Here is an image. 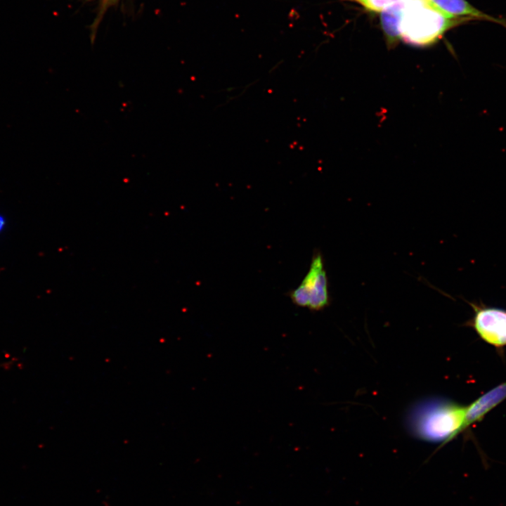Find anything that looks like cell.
Segmentation results:
<instances>
[{"mask_svg": "<svg viewBox=\"0 0 506 506\" xmlns=\"http://www.w3.org/2000/svg\"><path fill=\"white\" fill-rule=\"evenodd\" d=\"M290 297L293 304L313 311L321 310L328 305L327 278L320 253L313 255L307 274Z\"/></svg>", "mask_w": 506, "mask_h": 506, "instance_id": "3957f363", "label": "cell"}, {"mask_svg": "<svg viewBox=\"0 0 506 506\" xmlns=\"http://www.w3.org/2000/svg\"><path fill=\"white\" fill-rule=\"evenodd\" d=\"M370 12L381 13L386 8L403 0H351Z\"/></svg>", "mask_w": 506, "mask_h": 506, "instance_id": "ba28073f", "label": "cell"}, {"mask_svg": "<svg viewBox=\"0 0 506 506\" xmlns=\"http://www.w3.org/2000/svg\"><path fill=\"white\" fill-rule=\"evenodd\" d=\"M435 8L453 18L490 21L506 27V21L476 8L467 0H428Z\"/></svg>", "mask_w": 506, "mask_h": 506, "instance_id": "8992f818", "label": "cell"}, {"mask_svg": "<svg viewBox=\"0 0 506 506\" xmlns=\"http://www.w3.org/2000/svg\"><path fill=\"white\" fill-rule=\"evenodd\" d=\"M403 1L380 13L382 28L388 46L393 47L399 41V23Z\"/></svg>", "mask_w": 506, "mask_h": 506, "instance_id": "52a82bcc", "label": "cell"}, {"mask_svg": "<svg viewBox=\"0 0 506 506\" xmlns=\"http://www.w3.org/2000/svg\"><path fill=\"white\" fill-rule=\"evenodd\" d=\"M467 406L450 400H436L415 412L411 428L415 435L422 440L441 442V446L460 434Z\"/></svg>", "mask_w": 506, "mask_h": 506, "instance_id": "7a4b0ae2", "label": "cell"}, {"mask_svg": "<svg viewBox=\"0 0 506 506\" xmlns=\"http://www.w3.org/2000/svg\"><path fill=\"white\" fill-rule=\"evenodd\" d=\"M506 399V381L480 396L467 406L466 413L460 434L471 425L481 422L493 408Z\"/></svg>", "mask_w": 506, "mask_h": 506, "instance_id": "5b68a950", "label": "cell"}, {"mask_svg": "<svg viewBox=\"0 0 506 506\" xmlns=\"http://www.w3.org/2000/svg\"><path fill=\"white\" fill-rule=\"evenodd\" d=\"M119 1V0H99L98 14L96 15V20L92 26V29L94 30V32H96V29L97 28L100 20H102V18L105 13L106 11H108V9L111 6L117 4Z\"/></svg>", "mask_w": 506, "mask_h": 506, "instance_id": "9c48e42d", "label": "cell"}, {"mask_svg": "<svg viewBox=\"0 0 506 506\" xmlns=\"http://www.w3.org/2000/svg\"><path fill=\"white\" fill-rule=\"evenodd\" d=\"M5 226H6V219L4 217V216L0 214V233L4 229Z\"/></svg>", "mask_w": 506, "mask_h": 506, "instance_id": "30bf717a", "label": "cell"}, {"mask_svg": "<svg viewBox=\"0 0 506 506\" xmlns=\"http://www.w3.org/2000/svg\"><path fill=\"white\" fill-rule=\"evenodd\" d=\"M472 317L466 323L485 343L496 348L506 346V309L486 306L482 302H468Z\"/></svg>", "mask_w": 506, "mask_h": 506, "instance_id": "277c9868", "label": "cell"}, {"mask_svg": "<svg viewBox=\"0 0 506 506\" xmlns=\"http://www.w3.org/2000/svg\"><path fill=\"white\" fill-rule=\"evenodd\" d=\"M469 21L471 20L446 15L428 0H404L399 23V41L417 47L431 46L449 30Z\"/></svg>", "mask_w": 506, "mask_h": 506, "instance_id": "6da1fadb", "label": "cell"}]
</instances>
